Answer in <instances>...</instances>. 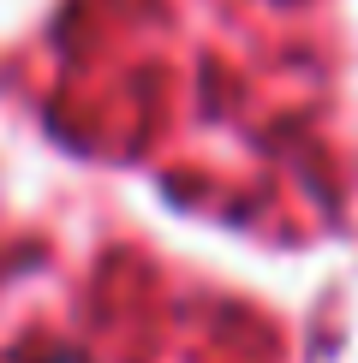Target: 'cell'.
<instances>
[{
    "instance_id": "cell-1",
    "label": "cell",
    "mask_w": 358,
    "mask_h": 363,
    "mask_svg": "<svg viewBox=\"0 0 358 363\" xmlns=\"http://www.w3.org/2000/svg\"><path fill=\"white\" fill-rule=\"evenodd\" d=\"M48 363H78V357H66V352H54V357H48Z\"/></svg>"
}]
</instances>
